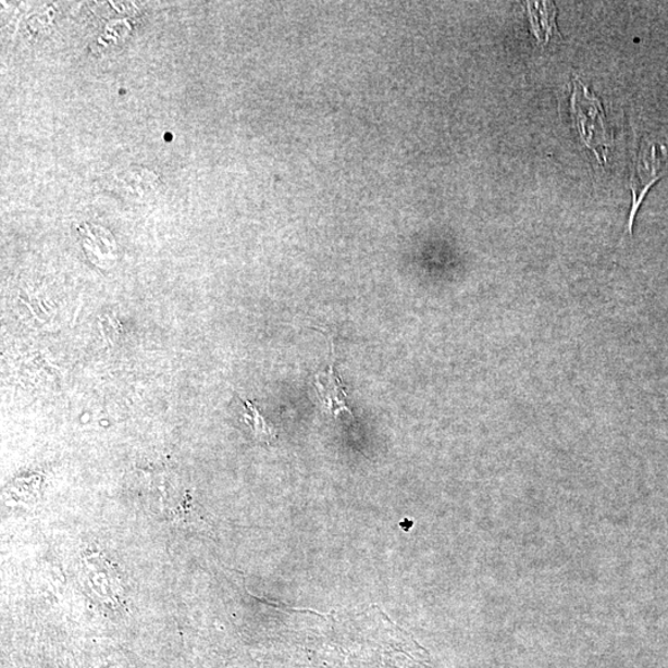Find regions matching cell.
Here are the masks:
<instances>
[{
    "instance_id": "obj_1",
    "label": "cell",
    "mask_w": 668,
    "mask_h": 668,
    "mask_svg": "<svg viewBox=\"0 0 668 668\" xmlns=\"http://www.w3.org/2000/svg\"><path fill=\"white\" fill-rule=\"evenodd\" d=\"M668 171V126L646 135L641 141L634 173L631 175V194L633 203L629 215L628 228L633 236L634 222L641 203L648 189L654 186Z\"/></svg>"
},
{
    "instance_id": "obj_2",
    "label": "cell",
    "mask_w": 668,
    "mask_h": 668,
    "mask_svg": "<svg viewBox=\"0 0 668 668\" xmlns=\"http://www.w3.org/2000/svg\"><path fill=\"white\" fill-rule=\"evenodd\" d=\"M572 119L584 146L602 162H607L613 135L603 104L580 79L573 81Z\"/></svg>"
},
{
    "instance_id": "obj_3",
    "label": "cell",
    "mask_w": 668,
    "mask_h": 668,
    "mask_svg": "<svg viewBox=\"0 0 668 668\" xmlns=\"http://www.w3.org/2000/svg\"><path fill=\"white\" fill-rule=\"evenodd\" d=\"M83 566L85 581L96 597L112 609L122 607L124 590L114 568L97 554L86 555Z\"/></svg>"
},
{
    "instance_id": "obj_4",
    "label": "cell",
    "mask_w": 668,
    "mask_h": 668,
    "mask_svg": "<svg viewBox=\"0 0 668 668\" xmlns=\"http://www.w3.org/2000/svg\"><path fill=\"white\" fill-rule=\"evenodd\" d=\"M331 363L326 372L316 376V391L320 397L322 408L331 415L332 418H338L342 413L351 415V410L347 404V392L343 385L339 375L334 369V346L332 345Z\"/></svg>"
},
{
    "instance_id": "obj_5",
    "label": "cell",
    "mask_w": 668,
    "mask_h": 668,
    "mask_svg": "<svg viewBox=\"0 0 668 668\" xmlns=\"http://www.w3.org/2000/svg\"><path fill=\"white\" fill-rule=\"evenodd\" d=\"M529 17L532 33L541 42H547L554 35H558L556 26V7L549 2H529Z\"/></svg>"
},
{
    "instance_id": "obj_6",
    "label": "cell",
    "mask_w": 668,
    "mask_h": 668,
    "mask_svg": "<svg viewBox=\"0 0 668 668\" xmlns=\"http://www.w3.org/2000/svg\"><path fill=\"white\" fill-rule=\"evenodd\" d=\"M244 406L243 419L247 425L251 429L255 436L264 441H272L275 438V430L270 426L263 415L260 413L256 404L242 399Z\"/></svg>"
}]
</instances>
